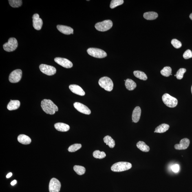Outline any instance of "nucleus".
<instances>
[{
	"mask_svg": "<svg viewBox=\"0 0 192 192\" xmlns=\"http://www.w3.org/2000/svg\"><path fill=\"white\" fill-rule=\"evenodd\" d=\"M104 142L111 148H113L115 145V141L109 136H106L104 138Z\"/></svg>",
	"mask_w": 192,
	"mask_h": 192,
	"instance_id": "obj_25",
	"label": "nucleus"
},
{
	"mask_svg": "<svg viewBox=\"0 0 192 192\" xmlns=\"http://www.w3.org/2000/svg\"><path fill=\"white\" fill-rule=\"evenodd\" d=\"M113 23L110 20H105L97 23L95 25V28L100 32H105L110 29L112 27Z\"/></svg>",
	"mask_w": 192,
	"mask_h": 192,
	"instance_id": "obj_5",
	"label": "nucleus"
},
{
	"mask_svg": "<svg viewBox=\"0 0 192 192\" xmlns=\"http://www.w3.org/2000/svg\"><path fill=\"white\" fill-rule=\"evenodd\" d=\"M133 74L134 76L137 78L139 79L146 80L147 79V77L146 74L142 71H134L133 72Z\"/></svg>",
	"mask_w": 192,
	"mask_h": 192,
	"instance_id": "obj_26",
	"label": "nucleus"
},
{
	"mask_svg": "<svg viewBox=\"0 0 192 192\" xmlns=\"http://www.w3.org/2000/svg\"><path fill=\"white\" fill-rule=\"evenodd\" d=\"M189 17L190 19H191L192 21V13L191 14H190Z\"/></svg>",
	"mask_w": 192,
	"mask_h": 192,
	"instance_id": "obj_39",
	"label": "nucleus"
},
{
	"mask_svg": "<svg viewBox=\"0 0 192 192\" xmlns=\"http://www.w3.org/2000/svg\"><path fill=\"white\" fill-rule=\"evenodd\" d=\"M184 59H188L192 58V52L190 50H188L185 51L183 55Z\"/></svg>",
	"mask_w": 192,
	"mask_h": 192,
	"instance_id": "obj_35",
	"label": "nucleus"
},
{
	"mask_svg": "<svg viewBox=\"0 0 192 192\" xmlns=\"http://www.w3.org/2000/svg\"><path fill=\"white\" fill-rule=\"evenodd\" d=\"M132 167L131 163L127 162H120L116 163L111 166V170L113 171L120 172L127 171Z\"/></svg>",
	"mask_w": 192,
	"mask_h": 192,
	"instance_id": "obj_2",
	"label": "nucleus"
},
{
	"mask_svg": "<svg viewBox=\"0 0 192 192\" xmlns=\"http://www.w3.org/2000/svg\"><path fill=\"white\" fill-rule=\"evenodd\" d=\"M42 109L47 114L54 115L58 110V107L50 99H44L41 102Z\"/></svg>",
	"mask_w": 192,
	"mask_h": 192,
	"instance_id": "obj_1",
	"label": "nucleus"
},
{
	"mask_svg": "<svg viewBox=\"0 0 192 192\" xmlns=\"http://www.w3.org/2000/svg\"><path fill=\"white\" fill-rule=\"evenodd\" d=\"M190 143V140L187 138H184L181 140L179 144H177L174 146V148L177 150H184L187 149Z\"/></svg>",
	"mask_w": 192,
	"mask_h": 192,
	"instance_id": "obj_14",
	"label": "nucleus"
},
{
	"mask_svg": "<svg viewBox=\"0 0 192 192\" xmlns=\"http://www.w3.org/2000/svg\"><path fill=\"white\" fill-rule=\"evenodd\" d=\"M33 26L35 29L37 30H41L43 25V21L38 14H34L32 16Z\"/></svg>",
	"mask_w": 192,
	"mask_h": 192,
	"instance_id": "obj_13",
	"label": "nucleus"
},
{
	"mask_svg": "<svg viewBox=\"0 0 192 192\" xmlns=\"http://www.w3.org/2000/svg\"><path fill=\"white\" fill-rule=\"evenodd\" d=\"M61 188V183L58 179L55 178L51 179L49 185L50 192H59Z\"/></svg>",
	"mask_w": 192,
	"mask_h": 192,
	"instance_id": "obj_10",
	"label": "nucleus"
},
{
	"mask_svg": "<svg viewBox=\"0 0 192 192\" xmlns=\"http://www.w3.org/2000/svg\"><path fill=\"white\" fill-rule=\"evenodd\" d=\"M125 85L126 88L130 91L133 90L137 87L136 83L132 80L129 79H127L126 80Z\"/></svg>",
	"mask_w": 192,
	"mask_h": 192,
	"instance_id": "obj_21",
	"label": "nucleus"
},
{
	"mask_svg": "<svg viewBox=\"0 0 192 192\" xmlns=\"http://www.w3.org/2000/svg\"><path fill=\"white\" fill-rule=\"evenodd\" d=\"M18 142L23 144H29L32 142L31 138L25 135H20L18 138Z\"/></svg>",
	"mask_w": 192,
	"mask_h": 192,
	"instance_id": "obj_20",
	"label": "nucleus"
},
{
	"mask_svg": "<svg viewBox=\"0 0 192 192\" xmlns=\"http://www.w3.org/2000/svg\"><path fill=\"white\" fill-rule=\"evenodd\" d=\"M22 75V71L20 69H16L13 71L10 74L9 78V81L12 83H18L21 80Z\"/></svg>",
	"mask_w": 192,
	"mask_h": 192,
	"instance_id": "obj_9",
	"label": "nucleus"
},
{
	"mask_svg": "<svg viewBox=\"0 0 192 192\" xmlns=\"http://www.w3.org/2000/svg\"><path fill=\"white\" fill-rule=\"evenodd\" d=\"M20 105L21 103L19 100H11L7 105V109L10 111L15 110L19 108Z\"/></svg>",
	"mask_w": 192,
	"mask_h": 192,
	"instance_id": "obj_18",
	"label": "nucleus"
},
{
	"mask_svg": "<svg viewBox=\"0 0 192 192\" xmlns=\"http://www.w3.org/2000/svg\"><path fill=\"white\" fill-rule=\"evenodd\" d=\"M171 44L175 48L179 49L182 46V43L176 39H173L171 41Z\"/></svg>",
	"mask_w": 192,
	"mask_h": 192,
	"instance_id": "obj_34",
	"label": "nucleus"
},
{
	"mask_svg": "<svg viewBox=\"0 0 192 192\" xmlns=\"http://www.w3.org/2000/svg\"><path fill=\"white\" fill-rule=\"evenodd\" d=\"M143 17L147 20H153L157 19L158 14L157 13L153 12H146L143 14Z\"/></svg>",
	"mask_w": 192,
	"mask_h": 192,
	"instance_id": "obj_24",
	"label": "nucleus"
},
{
	"mask_svg": "<svg viewBox=\"0 0 192 192\" xmlns=\"http://www.w3.org/2000/svg\"><path fill=\"white\" fill-rule=\"evenodd\" d=\"M54 127L57 131L61 132H67L70 129V127L67 124L61 123L55 124Z\"/></svg>",
	"mask_w": 192,
	"mask_h": 192,
	"instance_id": "obj_19",
	"label": "nucleus"
},
{
	"mask_svg": "<svg viewBox=\"0 0 192 192\" xmlns=\"http://www.w3.org/2000/svg\"><path fill=\"white\" fill-rule=\"evenodd\" d=\"M16 182H17V181H16V180H15L12 181V182H11V185L12 186L14 185H15L16 184Z\"/></svg>",
	"mask_w": 192,
	"mask_h": 192,
	"instance_id": "obj_37",
	"label": "nucleus"
},
{
	"mask_svg": "<svg viewBox=\"0 0 192 192\" xmlns=\"http://www.w3.org/2000/svg\"><path fill=\"white\" fill-rule=\"evenodd\" d=\"M54 60L58 65L65 68H71L73 66L72 62L65 58L56 57L54 58Z\"/></svg>",
	"mask_w": 192,
	"mask_h": 192,
	"instance_id": "obj_11",
	"label": "nucleus"
},
{
	"mask_svg": "<svg viewBox=\"0 0 192 192\" xmlns=\"http://www.w3.org/2000/svg\"><path fill=\"white\" fill-rule=\"evenodd\" d=\"M98 83L100 86L106 91H111L113 90L114 84L110 78L107 77H103L100 79Z\"/></svg>",
	"mask_w": 192,
	"mask_h": 192,
	"instance_id": "obj_3",
	"label": "nucleus"
},
{
	"mask_svg": "<svg viewBox=\"0 0 192 192\" xmlns=\"http://www.w3.org/2000/svg\"><path fill=\"white\" fill-rule=\"evenodd\" d=\"M74 169L75 171L79 175H81L84 174L85 172V168L83 166H75Z\"/></svg>",
	"mask_w": 192,
	"mask_h": 192,
	"instance_id": "obj_27",
	"label": "nucleus"
},
{
	"mask_svg": "<svg viewBox=\"0 0 192 192\" xmlns=\"http://www.w3.org/2000/svg\"><path fill=\"white\" fill-rule=\"evenodd\" d=\"M87 52L90 55L96 58H105L107 56L105 51L98 48H90L88 49Z\"/></svg>",
	"mask_w": 192,
	"mask_h": 192,
	"instance_id": "obj_6",
	"label": "nucleus"
},
{
	"mask_svg": "<svg viewBox=\"0 0 192 192\" xmlns=\"http://www.w3.org/2000/svg\"><path fill=\"white\" fill-rule=\"evenodd\" d=\"M93 157L97 159H102L105 158L106 155L104 152H100L99 150L95 151L93 153Z\"/></svg>",
	"mask_w": 192,
	"mask_h": 192,
	"instance_id": "obj_30",
	"label": "nucleus"
},
{
	"mask_svg": "<svg viewBox=\"0 0 192 192\" xmlns=\"http://www.w3.org/2000/svg\"><path fill=\"white\" fill-rule=\"evenodd\" d=\"M186 72V69L182 68L179 69L177 71L176 74V77L177 79L180 80L183 77L184 74Z\"/></svg>",
	"mask_w": 192,
	"mask_h": 192,
	"instance_id": "obj_33",
	"label": "nucleus"
},
{
	"mask_svg": "<svg viewBox=\"0 0 192 192\" xmlns=\"http://www.w3.org/2000/svg\"><path fill=\"white\" fill-rule=\"evenodd\" d=\"M191 93L192 94V85L191 88Z\"/></svg>",
	"mask_w": 192,
	"mask_h": 192,
	"instance_id": "obj_40",
	"label": "nucleus"
},
{
	"mask_svg": "<svg viewBox=\"0 0 192 192\" xmlns=\"http://www.w3.org/2000/svg\"><path fill=\"white\" fill-rule=\"evenodd\" d=\"M141 110L139 107H135L132 115V120L133 122L137 123L139 121L140 118Z\"/></svg>",
	"mask_w": 192,
	"mask_h": 192,
	"instance_id": "obj_17",
	"label": "nucleus"
},
{
	"mask_svg": "<svg viewBox=\"0 0 192 192\" xmlns=\"http://www.w3.org/2000/svg\"><path fill=\"white\" fill-rule=\"evenodd\" d=\"M69 89L73 93L79 96H83L85 95V91L78 85H71L69 86Z\"/></svg>",
	"mask_w": 192,
	"mask_h": 192,
	"instance_id": "obj_15",
	"label": "nucleus"
},
{
	"mask_svg": "<svg viewBox=\"0 0 192 192\" xmlns=\"http://www.w3.org/2000/svg\"><path fill=\"white\" fill-rule=\"evenodd\" d=\"M137 147L143 152H149L150 150V148L149 146L146 144L145 142L140 141L136 144Z\"/></svg>",
	"mask_w": 192,
	"mask_h": 192,
	"instance_id": "obj_23",
	"label": "nucleus"
},
{
	"mask_svg": "<svg viewBox=\"0 0 192 192\" xmlns=\"http://www.w3.org/2000/svg\"><path fill=\"white\" fill-rule=\"evenodd\" d=\"M171 169L174 173H178L180 169V166L178 164H174L171 166Z\"/></svg>",
	"mask_w": 192,
	"mask_h": 192,
	"instance_id": "obj_36",
	"label": "nucleus"
},
{
	"mask_svg": "<svg viewBox=\"0 0 192 192\" xmlns=\"http://www.w3.org/2000/svg\"><path fill=\"white\" fill-rule=\"evenodd\" d=\"M9 3L13 8H18L21 6L22 1L21 0H9Z\"/></svg>",
	"mask_w": 192,
	"mask_h": 192,
	"instance_id": "obj_29",
	"label": "nucleus"
},
{
	"mask_svg": "<svg viewBox=\"0 0 192 192\" xmlns=\"http://www.w3.org/2000/svg\"><path fill=\"white\" fill-rule=\"evenodd\" d=\"M18 46V43L15 38H9L7 43L3 45V49L7 52H10L15 50Z\"/></svg>",
	"mask_w": 192,
	"mask_h": 192,
	"instance_id": "obj_7",
	"label": "nucleus"
},
{
	"mask_svg": "<svg viewBox=\"0 0 192 192\" xmlns=\"http://www.w3.org/2000/svg\"><path fill=\"white\" fill-rule=\"evenodd\" d=\"M40 70L43 74L47 76H52L56 74V69L55 68L52 66L41 64L39 66Z\"/></svg>",
	"mask_w": 192,
	"mask_h": 192,
	"instance_id": "obj_8",
	"label": "nucleus"
},
{
	"mask_svg": "<svg viewBox=\"0 0 192 192\" xmlns=\"http://www.w3.org/2000/svg\"><path fill=\"white\" fill-rule=\"evenodd\" d=\"M162 99L164 104L169 107L173 108L176 107L178 104V100L176 98L166 93L162 96Z\"/></svg>",
	"mask_w": 192,
	"mask_h": 192,
	"instance_id": "obj_4",
	"label": "nucleus"
},
{
	"mask_svg": "<svg viewBox=\"0 0 192 192\" xmlns=\"http://www.w3.org/2000/svg\"><path fill=\"white\" fill-rule=\"evenodd\" d=\"M169 125L168 124H163L155 128L154 132L163 133L168 131L169 128Z\"/></svg>",
	"mask_w": 192,
	"mask_h": 192,
	"instance_id": "obj_22",
	"label": "nucleus"
},
{
	"mask_svg": "<svg viewBox=\"0 0 192 192\" xmlns=\"http://www.w3.org/2000/svg\"><path fill=\"white\" fill-rule=\"evenodd\" d=\"M12 175V173H10L8 174L7 175L6 177L7 178H10V177H11Z\"/></svg>",
	"mask_w": 192,
	"mask_h": 192,
	"instance_id": "obj_38",
	"label": "nucleus"
},
{
	"mask_svg": "<svg viewBox=\"0 0 192 192\" xmlns=\"http://www.w3.org/2000/svg\"><path fill=\"white\" fill-rule=\"evenodd\" d=\"M57 27L60 32L64 34L69 35L74 34V29L70 27L65 25H58Z\"/></svg>",
	"mask_w": 192,
	"mask_h": 192,
	"instance_id": "obj_16",
	"label": "nucleus"
},
{
	"mask_svg": "<svg viewBox=\"0 0 192 192\" xmlns=\"http://www.w3.org/2000/svg\"><path fill=\"white\" fill-rule=\"evenodd\" d=\"M82 146L81 144H73L69 147L68 151L70 152H74L79 149L82 147Z\"/></svg>",
	"mask_w": 192,
	"mask_h": 192,
	"instance_id": "obj_32",
	"label": "nucleus"
},
{
	"mask_svg": "<svg viewBox=\"0 0 192 192\" xmlns=\"http://www.w3.org/2000/svg\"><path fill=\"white\" fill-rule=\"evenodd\" d=\"M171 68L169 67H165L160 71L161 74L164 77H168L171 74Z\"/></svg>",
	"mask_w": 192,
	"mask_h": 192,
	"instance_id": "obj_28",
	"label": "nucleus"
},
{
	"mask_svg": "<svg viewBox=\"0 0 192 192\" xmlns=\"http://www.w3.org/2000/svg\"><path fill=\"white\" fill-rule=\"evenodd\" d=\"M74 107L79 112L83 114L90 115L91 114V111L86 106L80 102H76L74 104Z\"/></svg>",
	"mask_w": 192,
	"mask_h": 192,
	"instance_id": "obj_12",
	"label": "nucleus"
},
{
	"mask_svg": "<svg viewBox=\"0 0 192 192\" xmlns=\"http://www.w3.org/2000/svg\"><path fill=\"white\" fill-rule=\"evenodd\" d=\"M124 3L123 0H112L111 2L110 8L111 9H114L123 4Z\"/></svg>",
	"mask_w": 192,
	"mask_h": 192,
	"instance_id": "obj_31",
	"label": "nucleus"
}]
</instances>
